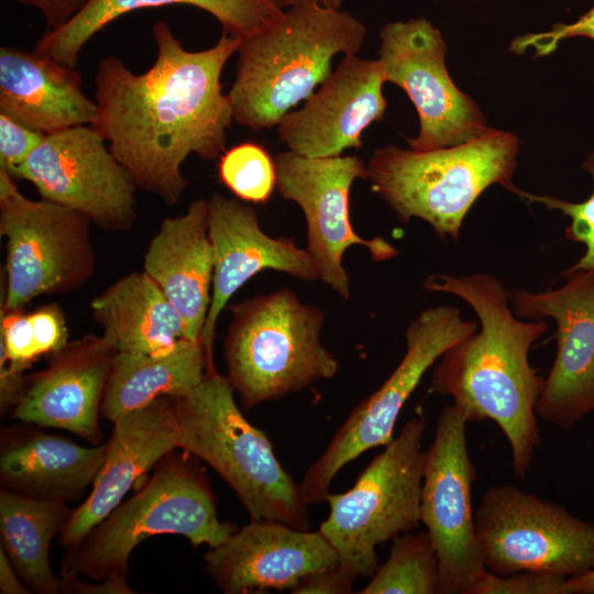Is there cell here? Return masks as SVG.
I'll use <instances>...</instances> for the list:
<instances>
[{"instance_id": "ffe728a7", "label": "cell", "mask_w": 594, "mask_h": 594, "mask_svg": "<svg viewBox=\"0 0 594 594\" xmlns=\"http://www.w3.org/2000/svg\"><path fill=\"white\" fill-rule=\"evenodd\" d=\"M118 351L110 339L87 334L52 354L31 376L12 417L38 427L70 431L92 444L102 439L101 400Z\"/></svg>"}, {"instance_id": "f1b7e54d", "label": "cell", "mask_w": 594, "mask_h": 594, "mask_svg": "<svg viewBox=\"0 0 594 594\" xmlns=\"http://www.w3.org/2000/svg\"><path fill=\"white\" fill-rule=\"evenodd\" d=\"M359 593H438V558L428 531L396 537L388 559Z\"/></svg>"}, {"instance_id": "6da1fadb", "label": "cell", "mask_w": 594, "mask_h": 594, "mask_svg": "<svg viewBox=\"0 0 594 594\" xmlns=\"http://www.w3.org/2000/svg\"><path fill=\"white\" fill-rule=\"evenodd\" d=\"M152 33L157 55L146 72L135 74L116 56L99 62L91 127L138 189L173 206L188 185L186 158L215 160L226 151L233 113L220 78L242 38L222 33L213 46L187 51L165 21Z\"/></svg>"}, {"instance_id": "cb8c5ba5", "label": "cell", "mask_w": 594, "mask_h": 594, "mask_svg": "<svg viewBox=\"0 0 594 594\" xmlns=\"http://www.w3.org/2000/svg\"><path fill=\"white\" fill-rule=\"evenodd\" d=\"M106 452L107 442L87 448L34 427L4 429L0 447L1 488L67 504L94 484Z\"/></svg>"}, {"instance_id": "ab89813d", "label": "cell", "mask_w": 594, "mask_h": 594, "mask_svg": "<svg viewBox=\"0 0 594 594\" xmlns=\"http://www.w3.org/2000/svg\"><path fill=\"white\" fill-rule=\"evenodd\" d=\"M58 593L75 594H130L134 593L128 582L103 581L101 583L84 582L78 575L61 574Z\"/></svg>"}, {"instance_id": "836d02e7", "label": "cell", "mask_w": 594, "mask_h": 594, "mask_svg": "<svg viewBox=\"0 0 594 594\" xmlns=\"http://www.w3.org/2000/svg\"><path fill=\"white\" fill-rule=\"evenodd\" d=\"M44 138L45 134L0 113V169L14 178L19 167Z\"/></svg>"}, {"instance_id": "8992f818", "label": "cell", "mask_w": 594, "mask_h": 594, "mask_svg": "<svg viewBox=\"0 0 594 594\" xmlns=\"http://www.w3.org/2000/svg\"><path fill=\"white\" fill-rule=\"evenodd\" d=\"M517 154L514 134L488 128L454 146L377 148L366 165V179L399 221L421 219L440 238L457 241L466 213L487 187L498 184L515 194Z\"/></svg>"}, {"instance_id": "1f68e13d", "label": "cell", "mask_w": 594, "mask_h": 594, "mask_svg": "<svg viewBox=\"0 0 594 594\" xmlns=\"http://www.w3.org/2000/svg\"><path fill=\"white\" fill-rule=\"evenodd\" d=\"M469 594H568L566 578L532 571L501 576L487 570Z\"/></svg>"}, {"instance_id": "9a60e30c", "label": "cell", "mask_w": 594, "mask_h": 594, "mask_svg": "<svg viewBox=\"0 0 594 594\" xmlns=\"http://www.w3.org/2000/svg\"><path fill=\"white\" fill-rule=\"evenodd\" d=\"M380 38L385 82L399 86L419 117L418 135L407 139L411 150L459 145L488 130L476 102L452 81L444 63L446 43L430 22H391Z\"/></svg>"}, {"instance_id": "60d3db41", "label": "cell", "mask_w": 594, "mask_h": 594, "mask_svg": "<svg viewBox=\"0 0 594 594\" xmlns=\"http://www.w3.org/2000/svg\"><path fill=\"white\" fill-rule=\"evenodd\" d=\"M0 593L29 594L31 591L24 584L13 564L0 547Z\"/></svg>"}, {"instance_id": "5bb4252c", "label": "cell", "mask_w": 594, "mask_h": 594, "mask_svg": "<svg viewBox=\"0 0 594 594\" xmlns=\"http://www.w3.org/2000/svg\"><path fill=\"white\" fill-rule=\"evenodd\" d=\"M14 178L107 231H128L138 217L133 176L91 125L46 134Z\"/></svg>"}, {"instance_id": "8fae6325", "label": "cell", "mask_w": 594, "mask_h": 594, "mask_svg": "<svg viewBox=\"0 0 594 594\" xmlns=\"http://www.w3.org/2000/svg\"><path fill=\"white\" fill-rule=\"evenodd\" d=\"M477 329V322L462 319L458 308L446 305L425 309L409 323L399 364L351 411L323 453L305 471L299 485L309 505L326 501L333 479L348 463L391 442L398 416L426 372Z\"/></svg>"}, {"instance_id": "3957f363", "label": "cell", "mask_w": 594, "mask_h": 594, "mask_svg": "<svg viewBox=\"0 0 594 594\" xmlns=\"http://www.w3.org/2000/svg\"><path fill=\"white\" fill-rule=\"evenodd\" d=\"M365 25L348 11L299 4L242 38L235 78L228 92L233 121L251 131L282 119L332 74L338 54L355 55Z\"/></svg>"}, {"instance_id": "4fadbf2b", "label": "cell", "mask_w": 594, "mask_h": 594, "mask_svg": "<svg viewBox=\"0 0 594 594\" xmlns=\"http://www.w3.org/2000/svg\"><path fill=\"white\" fill-rule=\"evenodd\" d=\"M276 190L301 209L307 224V251L319 279L341 298L351 296L343 255L351 246L365 248L374 262L398 255L381 237L362 238L352 226L350 193L356 179H366L364 162L355 155L311 158L290 151L275 156Z\"/></svg>"}, {"instance_id": "e575fe53", "label": "cell", "mask_w": 594, "mask_h": 594, "mask_svg": "<svg viewBox=\"0 0 594 594\" xmlns=\"http://www.w3.org/2000/svg\"><path fill=\"white\" fill-rule=\"evenodd\" d=\"M29 318L41 358L51 356L68 343L67 322L59 305H44L29 312Z\"/></svg>"}, {"instance_id": "7bdbcfd3", "label": "cell", "mask_w": 594, "mask_h": 594, "mask_svg": "<svg viewBox=\"0 0 594 594\" xmlns=\"http://www.w3.org/2000/svg\"><path fill=\"white\" fill-rule=\"evenodd\" d=\"M282 9L299 4H319L326 8L340 9L342 0H273Z\"/></svg>"}, {"instance_id": "e0dca14e", "label": "cell", "mask_w": 594, "mask_h": 594, "mask_svg": "<svg viewBox=\"0 0 594 594\" xmlns=\"http://www.w3.org/2000/svg\"><path fill=\"white\" fill-rule=\"evenodd\" d=\"M208 228L213 248L211 299L200 341L207 358L206 373L216 372V326L231 297L257 273L283 272L305 282L319 279L309 252L293 240L265 233L256 211L244 201L213 193L208 199Z\"/></svg>"}, {"instance_id": "603a6c76", "label": "cell", "mask_w": 594, "mask_h": 594, "mask_svg": "<svg viewBox=\"0 0 594 594\" xmlns=\"http://www.w3.org/2000/svg\"><path fill=\"white\" fill-rule=\"evenodd\" d=\"M0 113L43 134L91 125L89 99L75 67L15 46L0 48Z\"/></svg>"}, {"instance_id": "4316f807", "label": "cell", "mask_w": 594, "mask_h": 594, "mask_svg": "<svg viewBox=\"0 0 594 594\" xmlns=\"http://www.w3.org/2000/svg\"><path fill=\"white\" fill-rule=\"evenodd\" d=\"M200 341H183L166 354L117 352L105 387L100 415L114 422L163 396H182L205 377Z\"/></svg>"}, {"instance_id": "484cf974", "label": "cell", "mask_w": 594, "mask_h": 594, "mask_svg": "<svg viewBox=\"0 0 594 594\" xmlns=\"http://www.w3.org/2000/svg\"><path fill=\"white\" fill-rule=\"evenodd\" d=\"M175 4L210 13L221 24L222 33L241 38L258 32L284 11L273 0H91L65 25L46 30L34 52L75 67L87 42L116 19L140 9Z\"/></svg>"}, {"instance_id": "b9f144b4", "label": "cell", "mask_w": 594, "mask_h": 594, "mask_svg": "<svg viewBox=\"0 0 594 594\" xmlns=\"http://www.w3.org/2000/svg\"><path fill=\"white\" fill-rule=\"evenodd\" d=\"M568 594H594V570L566 579Z\"/></svg>"}, {"instance_id": "52a82bcc", "label": "cell", "mask_w": 594, "mask_h": 594, "mask_svg": "<svg viewBox=\"0 0 594 594\" xmlns=\"http://www.w3.org/2000/svg\"><path fill=\"white\" fill-rule=\"evenodd\" d=\"M223 341L229 378L245 409L297 393L339 371L321 343L323 311L288 288L229 307Z\"/></svg>"}, {"instance_id": "ac0fdd59", "label": "cell", "mask_w": 594, "mask_h": 594, "mask_svg": "<svg viewBox=\"0 0 594 594\" xmlns=\"http://www.w3.org/2000/svg\"><path fill=\"white\" fill-rule=\"evenodd\" d=\"M384 82L380 59L344 55L304 107L292 110L277 124L280 141L288 151L311 158L360 148L363 131L385 114Z\"/></svg>"}, {"instance_id": "d6a6232c", "label": "cell", "mask_w": 594, "mask_h": 594, "mask_svg": "<svg viewBox=\"0 0 594 594\" xmlns=\"http://www.w3.org/2000/svg\"><path fill=\"white\" fill-rule=\"evenodd\" d=\"M0 352L15 369L24 372L41 359L36 349L29 314L23 309L1 310Z\"/></svg>"}, {"instance_id": "4dcf8cb0", "label": "cell", "mask_w": 594, "mask_h": 594, "mask_svg": "<svg viewBox=\"0 0 594 594\" xmlns=\"http://www.w3.org/2000/svg\"><path fill=\"white\" fill-rule=\"evenodd\" d=\"M582 167L592 175L594 182V152L587 154ZM515 194L529 204H541L549 210H559L570 218L571 223L565 229L564 237L571 241L583 243L586 250L583 256L566 271L594 268V188L592 195L582 202L532 195L519 188L516 189Z\"/></svg>"}, {"instance_id": "d590c367", "label": "cell", "mask_w": 594, "mask_h": 594, "mask_svg": "<svg viewBox=\"0 0 594 594\" xmlns=\"http://www.w3.org/2000/svg\"><path fill=\"white\" fill-rule=\"evenodd\" d=\"M572 36H586L594 40V7L571 24H556L546 33L527 34L513 41L510 50L516 53L534 47L537 55L553 52L561 40Z\"/></svg>"}, {"instance_id": "7c38bea8", "label": "cell", "mask_w": 594, "mask_h": 594, "mask_svg": "<svg viewBox=\"0 0 594 594\" xmlns=\"http://www.w3.org/2000/svg\"><path fill=\"white\" fill-rule=\"evenodd\" d=\"M468 424L455 405L443 407L426 451L421 524L437 553L439 594H469L487 571L474 526L471 494L475 468L468 449Z\"/></svg>"}, {"instance_id": "74e56055", "label": "cell", "mask_w": 594, "mask_h": 594, "mask_svg": "<svg viewBox=\"0 0 594 594\" xmlns=\"http://www.w3.org/2000/svg\"><path fill=\"white\" fill-rule=\"evenodd\" d=\"M37 9L44 16L47 30H55L76 16L91 0H12Z\"/></svg>"}, {"instance_id": "7a4b0ae2", "label": "cell", "mask_w": 594, "mask_h": 594, "mask_svg": "<svg viewBox=\"0 0 594 594\" xmlns=\"http://www.w3.org/2000/svg\"><path fill=\"white\" fill-rule=\"evenodd\" d=\"M424 288L462 298L481 326L442 354L431 391L450 396L469 422L494 421L507 439L516 476L524 479L540 444L536 406L544 384L528 354L548 324L520 320L508 306L509 290L487 273L433 274Z\"/></svg>"}, {"instance_id": "9c48e42d", "label": "cell", "mask_w": 594, "mask_h": 594, "mask_svg": "<svg viewBox=\"0 0 594 594\" xmlns=\"http://www.w3.org/2000/svg\"><path fill=\"white\" fill-rule=\"evenodd\" d=\"M90 223L69 208L25 197L0 169V234L7 252L1 310L82 287L96 270Z\"/></svg>"}, {"instance_id": "d4e9b609", "label": "cell", "mask_w": 594, "mask_h": 594, "mask_svg": "<svg viewBox=\"0 0 594 594\" xmlns=\"http://www.w3.org/2000/svg\"><path fill=\"white\" fill-rule=\"evenodd\" d=\"M89 308L118 352L166 354L188 340L182 317L144 271L117 279Z\"/></svg>"}, {"instance_id": "d6986e66", "label": "cell", "mask_w": 594, "mask_h": 594, "mask_svg": "<svg viewBox=\"0 0 594 594\" xmlns=\"http://www.w3.org/2000/svg\"><path fill=\"white\" fill-rule=\"evenodd\" d=\"M338 564L319 531L270 520H250L205 554V569L226 594L288 590L311 572Z\"/></svg>"}, {"instance_id": "ba28073f", "label": "cell", "mask_w": 594, "mask_h": 594, "mask_svg": "<svg viewBox=\"0 0 594 594\" xmlns=\"http://www.w3.org/2000/svg\"><path fill=\"white\" fill-rule=\"evenodd\" d=\"M426 420H407L354 485L329 493V515L319 531L331 543L338 564L355 579L378 569L376 547L416 530L421 524V491L426 451Z\"/></svg>"}, {"instance_id": "7402d4cb", "label": "cell", "mask_w": 594, "mask_h": 594, "mask_svg": "<svg viewBox=\"0 0 594 594\" xmlns=\"http://www.w3.org/2000/svg\"><path fill=\"white\" fill-rule=\"evenodd\" d=\"M208 210V199H196L183 215L165 219L143 262V271L182 317L190 341H200L211 299L213 248Z\"/></svg>"}, {"instance_id": "8d00e7d4", "label": "cell", "mask_w": 594, "mask_h": 594, "mask_svg": "<svg viewBox=\"0 0 594 594\" xmlns=\"http://www.w3.org/2000/svg\"><path fill=\"white\" fill-rule=\"evenodd\" d=\"M354 580V576L337 564L317 570L304 576L290 593L348 594L352 593Z\"/></svg>"}, {"instance_id": "5b68a950", "label": "cell", "mask_w": 594, "mask_h": 594, "mask_svg": "<svg viewBox=\"0 0 594 594\" xmlns=\"http://www.w3.org/2000/svg\"><path fill=\"white\" fill-rule=\"evenodd\" d=\"M191 457L166 454L138 493L67 549L61 574L127 582L133 549L150 537L183 536L193 547L223 542L237 528L220 520L208 479Z\"/></svg>"}, {"instance_id": "277c9868", "label": "cell", "mask_w": 594, "mask_h": 594, "mask_svg": "<svg viewBox=\"0 0 594 594\" xmlns=\"http://www.w3.org/2000/svg\"><path fill=\"white\" fill-rule=\"evenodd\" d=\"M227 376L206 373L190 392L172 397L177 449L208 463L229 484L251 520L310 527L300 485L285 471L266 435L241 413Z\"/></svg>"}, {"instance_id": "2e32d148", "label": "cell", "mask_w": 594, "mask_h": 594, "mask_svg": "<svg viewBox=\"0 0 594 594\" xmlns=\"http://www.w3.org/2000/svg\"><path fill=\"white\" fill-rule=\"evenodd\" d=\"M565 283L544 292H509L522 319L552 318L557 354L536 406L537 417L570 429L594 411V268L564 271Z\"/></svg>"}, {"instance_id": "30bf717a", "label": "cell", "mask_w": 594, "mask_h": 594, "mask_svg": "<svg viewBox=\"0 0 594 594\" xmlns=\"http://www.w3.org/2000/svg\"><path fill=\"white\" fill-rule=\"evenodd\" d=\"M474 526L482 561L494 574L532 571L568 579L594 570V524L515 485L488 487Z\"/></svg>"}, {"instance_id": "f546056e", "label": "cell", "mask_w": 594, "mask_h": 594, "mask_svg": "<svg viewBox=\"0 0 594 594\" xmlns=\"http://www.w3.org/2000/svg\"><path fill=\"white\" fill-rule=\"evenodd\" d=\"M275 157L256 142H242L226 150L219 158L218 179L235 198L266 204L276 189Z\"/></svg>"}, {"instance_id": "83f0119b", "label": "cell", "mask_w": 594, "mask_h": 594, "mask_svg": "<svg viewBox=\"0 0 594 594\" xmlns=\"http://www.w3.org/2000/svg\"><path fill=\"white\" fill-rule=\"evenodd\" d=\"M72 514L73 509L64 503L1 488V548L31 592L58 593L59 578L51 568L50 548Z\"/></svg>"}, {"instance_id": "44dd1931", "label": "cell", "mask_w": 594, "mask_h": 594, "mask_svg": "<svg viewBox=\"0 0 594 594\" xmlns=\"http://www.w3.org/2000/svg\"><path fill=\"white\" fill-rule=\"evenodd\" d=\"M107 452L85 502L63 528L59 543L76 547L103 520L138 480L177 449V425L170 396L160 397L113 422Z\"/></svg>"}, {"instance_id": "f35d334b", "label": "cell", "mask_w": 594, "mask_h": 594, "mask_svg": "<svg viewBox=\"0 0 594 594\" xmlns=\"http://www.w3.org/2000/svg\"><path fill=\"white\" fill-rule=\"evenodd\" d=\"M29 383V376L11 365L4 353L0 352V408L6 414L22 399Z\"/></svg>"}]
</instances>
